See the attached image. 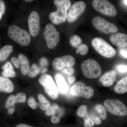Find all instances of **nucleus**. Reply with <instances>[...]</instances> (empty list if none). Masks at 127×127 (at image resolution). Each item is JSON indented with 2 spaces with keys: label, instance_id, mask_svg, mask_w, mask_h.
I'll return each instance as SVG.
<instances>
[{
  "label": "nucleus",
  "instance_id": "obj_1",
  "mask_svg": "<svg viewBox=\"0 0 127 127\" xmlns=\"http://www.w3.org/2000/svg\"><path fill=\"white\" fill-rule=\"evenodd\" d=\"M10 38L19 45L26 46L30 44L31 36L27 31L15 25L10 26L8 29Z\"/></svg>",
  "mask_w": 127,
  "mask_h": 127
},
{
  "label": "nucleus",
  "instance_id": "obj_2",
  "mask_svg": "<svg viewBox=\"0 0 127 127\" xmlns=\"http://www.w3.org/2000/svg\"><path fill=\"white\" fill-rule=\"evenodd\" d=\"M81 68L84 76L89 79L97 78L101 74V68L99 64L91 58L84 61L81 65Z\"/></svg>",
  "mask_w": 127,
  "mask_h": 127
},
{
  "label": "nucleus",
  "instance_id": "obj_3",
  "mask_svg": "<svg viewBox=\"0 0 127 127\" xmlns=\"http://www.w3.org/2000/svg\"><path fill=\"white\" fill-rule=\"evenodd\" d=\"M91 43L94 49L103 57L111 58L116 55V50L102 38L95 37L93 39Z\"/></svg>",
  "mask_w": 127,
  "mask_h": 127
},
{
  "label": "nucleus",
  "instance_id": "obj_4",
  "mask_svg": "<svg viewBox=\"0 0 127 127\" xmlns=\"http://www.w3.org/2000/svg\"><path fill=\"white\" fill-rule=\"evenodd\" d=\"M39 83L43 86L45 92L51 98L56 99L59 95V90L51 75L44 74L39 78Z\"/></svg>",
  "mask_w": 127,
  "mask_h": 127
},
{
  "label": "nucleus",
  "instance_id": "obj_5",
  "mask_svg": "<svg viewBox=\"0 0 127 127\" xmlns=\"http://www.w3.org/2000/svg\"><path fill=\"white\" fill-rule=\"evenodd\" d=\"M103 104L107 110L113 115L123 117L127 114V107L120 100L107 99L104 101Z\"/></svg>",
  "mask_w": 127,
  "mask_h": 127
},
{
  "label": "nucleus",
  "instance_id": "obj_6",
  "mask_svg": "<svg viewBox=\"0 0 127 127\" xmlns=\"http://www.w3.org/2000/svg\"><path fill=\"white\" fill-rule=\"evenodd\" d=\"M43 35L48 47L50 49L55 48L59 42L60 40L59 32L52 24L48 23L46 25Z\"/></svg>",
  "mask_w": 127,
  "mask_h": 127
},
{
  "label": "nucleus",
  "instance_id": "obj_7",
  "mask_svg": "<svg viewBox=\"0 0 127 127\" xmlns=\"http://www.w3.org/2000/svg\"><path fill=\"white\" fill-rule=\"evenodd\" d=\"M70 93L72 96H74L89 99L93 96L94 91L92 87L87 86L84 83L78 81L72 87Z\"/></svg>",
  "mask_w": 127,
  "mask_h": 127
},
{
  "label": "nucleus",
  "instance_id": "obj_8",
  "mask_svg": "<svg viewBox=\"0 0 127 127\" xmlns=\"http://www.w3.org/2000/svg\"><path fill=\"white\" fill-rule=\"evenodd\" d=\"M92 5L96 11L101 14L109 16H115L117 14L116 7L109 1L106 0H94Z\"/></svg>",
  "mask_w": 127,
  "mask_h": 127
},
{
  "label": "nucleus",
  "instance_id": "obj_9",
  "mask_svg": "<svg viewBox=\"0 0 127 127\" xmlns=\"http://www.w3.org/2000/svg\"><path fill=\"white\" fill-rule=\"evenodd\" d=\"M93 25L102 33L108 34L117 32L118 28L113 23L109 22L101 17H95L93 19Z\"/></svg>",
  "mask_w": 127,
  "mask_h": 127
},
{
  "label": "nucleus",
  "instance_id": "obj_10",
  "mask_svg": "<svg viewBox=\"0 0 127 127\" xmlns=\"http://www.w3.org/2000/svg\"><path fill=\"white\" fill-rule=\"evenodd\" d=\"M86 5L82 1L75 2L70 7L67 13V20L69 22L76 21L86 9Z\"/></svg>",
  "mask_w": 127,
  "mask_h": 127
},
{
  "label": "nucleus",
  "instance_id": "obj_11",
  "mask_svg": "<svg viewBox=\"0 0 127 127\" xmlns=\"http://www.w3.org/2000/svg\"><path fill=\"white\" fill-rule=\"evenodd\" d=\"M75 63V59L70 55H65L63 56L56 58L53 61V67L57 70H62L66 67H71Z\"/></svg>",
  "mask_w": 127,
  "mask_h": 127
},
{
  "label": "nucleus",
  "instance_id": "obj_12",
  "mask_svg": "<svg viewBox=\"0 0 127 127\" xmlns=\"http://www.w3.org/2000/svg\"><path fill=\"white\" fill-rule=\"evenodd\" d=\"M28 25L31 35H37L40 31V17L36 11H33L30 14L28 18Z\"/></svg>",
  "mask_w": 127,
  "mask_h": 127
},
{
  "label": "nucleus",
  "instance_id": "obj_13",
  "mask_svg": "<svg viewBox=\"0 0 127 127\" xmlns=\"http://www.w3.org/2000/svg\"><path fill=\"white\" fill-rule=\"evenodd\" d=\"M67 12L57 9L56 11L51 12L49 15V18L52 22L55 25L64 23L67 19Z\"/></svg>",
  "mask_w": 127,
  "mask_h": 127
},
{
  "label": "nucleus",
  "instance_id": "obj_14",
  "mask_svg": "<svg viewBox=\"0 0 127 127\" xmlns=\"http://www.w3.org/2000/svg\"><path fill=\"white\" fill-rule=\"evenodd\" d=\"M77 114L78 117L84 119V127H93L95 123L91 119L88 114L87 107L85 105H82L78 108Z\"/></svg>",
  "mask_w": 127,
  "mask_h": 127
},
{
  "label": "nucleus",
  "instance_id": "obj_15",
  "mask_svg": "<svg viewBox=\"0 0 127 127\" xmlns=\"http://www.w3.org/2000/svg\"><path fill=\"white\" fill-rule=\"evenodd\" d=\"M111 43L118 47L127 46V34L122 33H116L112 34L110 37Z\"/></svg>",
  "mask_w": 127,
  "mask_h": 127
},
{
  "label": "nucleus",
  "instance_id": "obj_16",
  "mask_svg": "<svg viewBox=\"0 0 127 127\" xmlns=\"http://www.w3.org/2000/svg\"><path fill=\"white\" fill-rule=\"evenodd\" d=\"M117 72L115 70L109 71L106 73L99 79V81L103 86L109 87L113 84L116 80Z\"/></svg>",
  "mask_w": 127,
  "mask_h": 127
},
{
  "label": "nucleus",
  "instance_id": "obj_17",
  "mask_svg": "<svg viewBox=\"0 0 127 127\" xmlns=\"http://www.w3.org/2000/svg\"><path fill=\"white\" fill-rule=\"evenodd\" d=\"M14 88L13 83L8 78L0 76V92L10 93Z\"/></svg>",
  "mask_w": 127,
  "mask_h": 127
},
{
  "label": "nucleus",
  "instance_id": "obj_18",
  "mask_svg": "<svg viewBox=\"0 0 127 127\" xmlns=\"http://www.w3.org/2000/svg\"><path fill=\"white\" fill-rule=\"evenodd\" d=\"M55 77L59 92L63 94L66 93L68 92L69 88L65 78L59 73H56Z\"/></svg>",
  "mask_w": 127,
  "mask_h": 127
},
{
  "label": "nucleus",
  "instance_id": "obj_19",
  "mask_svg": "<svg viewBox=\"0 0 127 127\" xmlns=\"http://www.w3.org/2000/svg\"><path fill=\"white\" fill-rule=\"evenodd\" d=\"M18 59L21 65V71L22 73L24 75H26L30 68L29 59L27 57L22 53L18 55Z\"/></svg>",
  "mask_w": 127,
  "mask_h": 127
},
{
  "label": "nucleus",
  "instance_id": "obj_20",
  "mask_svg": "<svg viewBox=\"0 0 127 127\" xmlns=\"http://www.w3.org/2000/svg\"><path fill=\"white\" fill-rule=\"evenodd\" d=\"M12 46L6 45L0 49V62H3L7 59L13 51Z\"/></svg>",
  "mask_w": 127,
  "mask_h": 127
},
{
  "label": "nucleus",
  "instance_id": "obj_21",
  "mask_svg": "<svg viewBox=\"0 0 127 127\" xmlns=\"http://www.w3.org/2000/svg\"><path fill=\"white\" fill-rule=\"evenodd\" d=\"M54 3L57 9H61L66 12L71 6V2L69 0H55Z\"/></svg>",
  "mask_w": 127,
  "mask_h": 127
},
{
  "label": "nucleus",
  "instance_id": "obj_22",
  "mask_svg": "<svg viewBox=\"0 0 127 127\" xmlns=\"http://www.w3.org/2000/svg\"><path fill=\"white\" fill-rule=\"evenodd\" d=\"M38 97L40 108L42 110L45 111L51 105V103L41 94H39Z\"/></svg>",
  "mask_w": 127,
  "mask_h": 127
},
{
  "label": "nucleus",
  "instance_id": "obj_23",
  "mask_svg": "<svg viewBox=\"0 0 127 127\" xmlns=\"http://www.w3.org/2000/svg\"><path fill=\"white\" fill-rule=\"evenodd\" d=\"M59 106L57 103H53L46 109L45 114L47 116H54L56 115V113L59 111Z\"/></svg>",
  "mask_w": 127,
  "mask_h": 127
},
{
  "label": "nucleus",
  "instance_id": "obj_24",
  "mask_svg": "<svg viewBox=\"0 0 127 127\" xmlns=\"http://www.w3.org/2000/svg\"><path fill=\"white\" fill-rule=\"evenodd\" d=\"M95 108L99 114V117L102 120L107 118V112L104 106L101 104H97L95 106Z\"/></svg>",
  "mask_w": 127,
  "mask_h": 127
},
{
  "label": "nucleus",
  "instance_id": "obj_25",
  "mask_svg": "<svg viewBox=\"0 0 127 127\" xmlns=\"http://www.w3.org/2000/svg\"><path fill=\"white\" fill-rule=\"evenodd\" d=\"M40 71V68L37 65L33 64L28 73V75L29 77L32 78L36 77L39 73Z\"/></svg>",
  "mask_w": 127,
  "mask_h": 127
},
{
  "label": "nucleus",
  "instance_id": "obj_26",
  "mask_svg": "<svg viewBox=\"0 0 127 127\" xmlns=\"http://www.w3.org/2000/svg\"><path fill=\"white\" fill-rule=\"evenodd\" d=\"M71 45L73 47L77 48L78 47L81 45L82 42L81 38L77 35H74L71 37L70 40Z\"/></svg>",
  "mask_w": 127,
  "mask_h": 127
},
{
  "label": "nucleus",
  "instance_id": "obj_27",
  "mask_svg": "<svg viewBox=\"0 0 127 127\" xmlns=\"http://www.w3.org/2000/svg\"><path fill=\"white\" fill-rule=\"evenodd\" d=\"M17 103L15 96L11 95L7 98L5 103V107L6 108H9L11 107L14 106L15 104Z\"/></svg>",
  "mask_w": 127,
  "mask_h": 127
},
{
  "label": "nucleus",
  "instance_id": "obj_28",
  "mask_svg": "<svg viewBox=\"0 0 127 127\" xmlns=\"http://www.w3.org/2000/svg\"><path fill=\"white\" fill-rule=\"evenodd\" d=\"M88 51V46L86 44H83L78 47L76 52L77 53H79L82 55H86Z\"/></svg>",
  "mask_w": 127,
  "mask_h": 127
},
{
  "label": "nucleus",
  "instance_id": "obj_29",
  "mask_svg": "<svg viewBox=\"0 0 127 127\" xmlns=\"http://www.w3.org/2000/svg\"><path fill=\"white\" fill-rule=\"evenodd\" d=\"M114 91L116 93L119 94H124L127 92V86H118L116 85L114 87Z\"/></svg>",
  "mask_w": 127,
  "mask_h": 127
},
{
  "label": "nucleus",
  "instance_id": "obj_30",
  "mask_svg": "<svg viewBox=\"0 0 127 127\" xmlns=\"http://www.w3.org/2000/svg\"><path fill=\"white\" fill-rule=\"evenodd\" d=\"M15 97L17 103H25L26 100V95L24 93H19Z\"/></svg>",
  "mask_w": 127,
  "mask_h": 127
},
{
  "label": "nucleus",
  "instance_id": "obj_31",
  "mask_svg": "<svg viewBox=\"0 0 127 127\" xmlns=\"http://www.w3.org/2000/svg\"><path fill=\"white\" fill-rule=\"evenodd\" d=\"M2 76L6 78L13 77L15 76L16 73L14 70H4L1 72Z\"/></svg>",
  "mask_w": 127,
  "mask_h": 127
},
{
  "label": "nucleus",
  "instance_id": "obj_32",
  "mask_svg": "<svg viewBox=\"0 0 127 127\" xmlns=\"http://www.w3.org/2000/svg\"><path fill=\"white\" fill-rule=\"evenodd\" d=\"M28 103L29 106L33 109H36L38 107V104L34 98L32 97H30L29 98L28 101Z\"/></svg>",
  "mask_w": 127,
  "mask_h": 127
},
{
  "label": "nucleus",
  "instance_id": "obj_33",
  "mask_svg": "<svg viewBox=\"0 0 127 127\" xmlns=\"http://www.w3.org/2000/svg\"><path fill=\"white\" fill-rule=\"evenodd\" d=\"M89 116H90L91 119L92 120L95 124L97 125H99L101 123L102 121L100 119V118L96 115H95V114L90 113Z\"/></svg>",
  "mask_w": 127,
  "mask_h": 127
},
{
  "label": "nucleus",
  "instance_id": "obj_34",
  "mask_svg": "<svg viewBox=\"0 0 127 127\" xmlns=\"http://www.w3.org/2000/svg\"><path fill=\"white\" fill-rule=\"evenodd\" d=\"M117 69L119 72L121 73H125L127 72V65L121 64L118 65L117 67Z\"/></svg>",
  "mask_w": 127,
  "mask_h": 127
},
{
  "label": "nucleus",
  "instance_id": "obj_35",
  "mask_svg": "<svg viewBox=\"0 0 127 127\" xmlns=\"http://www.w3.org/2000/svg\"><path fill=\"white\" fill-rule=\"evenodd\" d=\"M5 10V5L4 2L0 0V20L2 18V15L4 13Z\"/></svg>",
  "mask_w": 127,
  "mask_h": 127
},
{
  "label": "nucleus",
  "instance_id": "obj_36",
  "mask_svg": "<svg viewBox=\"0 0 127 127\" xmlns=\"http://www.w3.org/2000/svg\"><path fill=\"white\" fill-rule=\"evenodd\" d=\"M63 72L64 73L69 75H72L74 74L75 72V70L72 67H67V68H64L63 70Z\"/></svg>",
  "mask_w": 127,
  "mask_h": 127
},
{
  "label": "nucleus",
  "instance_id": "obj_37",
  "mask_svg": "<svg viewBox=\"0 0 127 127\" xmlns=\"http://www.w3.org/2000/svg\"><path fill=\"white\" fill-rule=\"evenodd\" d=\"M11 61L16 67L18 68L20 67V64L18 58H17L15 57H13L11 58Z\"/></svg>",
  "mask_w": 127,
  "mask_h": 127
},
{
  "label": "nucleus",
  "instance_id": "obj_38",
  "mask_svg": "<svg viewBox=\"0 0 127 127\" xmlns=\"http://www.w3.org/2000/svg\"><path fill=\"white\" fill-rule=\"evenodd\" d=\"M2 69L3 70H14V68L10 62H7L5 64L2 66Z\"/></svg>",
  "mask_w": 127,
  "mask_h": 127
},
{
  "label": "nucleus",
  "instance_id": "obj_39",
  "mask_svg": "<svg viewBox=\"0 0 127 127\" xmlns=\"http://www.w3.org/2000/svg\"><path fill=\"white\" fill-rule=\"evenodd\" d=\"M117 85L118 86H122V85L127 86V76L124 78L120 81H119L117 83Z\"/></svg>",
  "mask_w": 127,
  "mask_h": 127
},
{
  "label": "nucleus",
  "instance_id": "obj_40",
  "mask_svg": "<svg viewBox=\"0 0 127 127\" xmlns=\"http://www.w3.org/2000/svg\"><path fill=\"white\" fill-rule=\"evenodd\" d=\"M51 122L53 124L58 123L60 121V118L59 116L54 115L52 116L51 119Z\"/></svg>",
  "mask_w": 127,
  "mask_h": 127
},
{
  "label": "nucleus",
  "instance_id": "obj_41",
  "mask_svg": "<svg viewBox=\"0 0 127 127\" xmlns=\"http://www.w3.org/2000/svg\"><path fill=\"white\" fill-rule=\"evenodd\" d=\"M119 53H120V55L123 57L125 58H127V49H124V48L120 49L119 50Z\"/></svg>",
  "mask_w": 127,
  "mask_h": 127
},
{
  "label": "nucleus",
  "instance_id": "obj_42",
  "mask_svg": "<svg viewBox=\"0 0 127 127\" xmlns=\"http://www.w3.org/2000/svg\"><path fill=\"white\" fill-rule=\"evenodd\" d=\"M41 65L42 66L47 65L48 62L47 59L45 58H43L41 59L40 61Z\"/></svg>",
  "mask_w": 127,
  "mask_h": 127
},
{
  "label": "nucleus",
  "instance_id": "obj_43",
  "mask_svg": "<svg viewBox=\"0 0 127 127\" xmlns=\"http://www.w3.org/2000/svg\"><path fill=\"white\" fill-rule=\"evenodd\" d=\"M15 106L10 108L7 110V112L8 114L9 115H12L15 112Z\"/></svg>",
  "mask_w": 127,
  "mask_h": 127
},
{
  "label": "nucleus",
  "instance_id": "obj_44",
  "mask_svg": "<svg viewBox=\"0 0 127 127\" xmlns=\"http://www.w3.org/2000/svg\"><path fill=\"white\" fill-rule=\"evenodd\" d=\"M76 78L73 76H70L68 78V82L70 84H72L75 82L76 80Z\"/></svg>",
  "mask_w": 127,
  "mask_h": 127
},
{
  "label": "nucleus",
  "instance_id": "obj_45",
  "mask_svg": "<svg viewBox=\"0 0 127 127\" xmlns=\"http://www.w3.org/2000/svg\"><path fill=\"white\" fill-rule=\"evenodd\" d=\"M16 127H34L30 126L27 124H20L17 125Z\"/></svg>",
  "mask_w": 127,
  "mask_h": 127
},
{
  "label": "nucleus",
  "instance_id": "obj_46",
  "mask_svg": "<svg viewBox=\"0 0 127 127\" xmlns=\"http://www.w3.org/2000/svg\"><path fill=\"white\" fill-rule=\"evenodd\" d=\"M127 6V0H124L122 1Z\"/></svg>",
  "mask_w": 127,
  "mask_h": 127
},
{
  "label": "nucleus",
  "instance_id": "obj_47",
  "mask_svg": "<svg viewBox=\"0 0 127 127\" xmlns=\"http://www.w3.org/2000/svg\"><path fill=\"white\" fill-rule=\"evenodd\" d=\"M47 69L46 68H44V69H43V70H42V73H44V72H45L46 71H47Z\"/></svg>",
  "mask_w": 127,
  "mask_h": 127
},
{
  "label": "nucleus",
  "instance_id": "obj_48",
  "mask_svg": "<svg viewBox=\"0 0 127 127\" xmlns=\"http://www.w3.org/2000/svg\"><path fill=\"white\" fill-rule=\"evenodd\" d=\"M25 1H27V2H31V1H32L33 0H26Z\"/></svg>",
  "mask_w": 127,
  "mask_h": 127
}]
</instances>
